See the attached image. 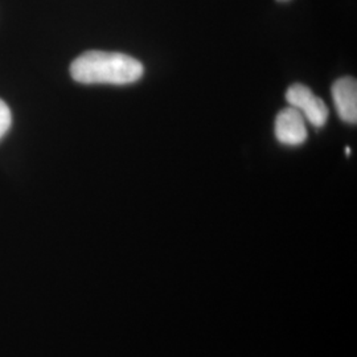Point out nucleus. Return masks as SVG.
Segmentation results:
<instances>
[{"label": "nucleus", "mask_w": 357, "mask_h": 357, "mask_svg": "<svg viewBox=\"0 0 357 357\" xmlns=\"http://www.w3.org/2000/svg\"><path fill=\"white\" fill-rule=\"evenodd\" d=\"M332 98L337 115L347 123L357 122V82L352 77H343L332 85Z\"/></svg>", "instance_id": "nucleus-4"}, {"label": "nucleus", "mask_w": 357, "mask_h": 357, "mask_svg": "<svg viewBox=\"0 0 357 357\" xmlns=\"http://www.w3.org/2000/svg\"><path fill=\"white\" fill-rule=\"evenodd\" d=\"M13 125V114L7 103L0 100V139L7 134Z\"/></svg>", "instance_id": "nucleus-5"}, {"label": "nucleus", "mask_w": 357, "mask_h": 357, "mask_svg": "<svg viewBox=\"0 0 357 357\" xmlns=\"http://www.w3.org/2000/svg\"><path fill=\"white\" fill-rule=\"evenodd\" d=\"M275 138L284 146H301L307 139L306 119L291 106L281 110L275 118Z\"/></svg>", "instance_id": "nucleus-3"}, {"label": "nucleus", "mask_w": 357, "mask_h": 357, "mask_svg": "<svg viewBox=\"0 0 357 357\" xmlns=\"http://www.w3.org/2000/svg\"><path fill=\"white\" fill-rule=\"evenodd\" d=\"M286 100L289 105L296 109L306 122L314 128H323L328 121V107L324 101L317 97L312 90L302 84H294L286 91Z\"/></svg>", "instance_id": "nucleus-2"}, {"label": "nucleus", "mask_w": 357, "mask_h": 357, "mask_svg": "<svg viewBox=\"0 0 357 357\" xmlns=\"http://www.w3.org/2000/svg\"><path fill=\"white\" fill-rule=\"evenodd\" d=\"M144 72L137 59L115 52L89 51L70 65L72 78L85 85H130Z\"/></svg>", "instance_id": "nucleus-1"}, {"label": "nucleus", "mask_w": 357, "mask_h": 357, "mask_svg": "<svg viewBox=\"0 0 357 357\" xmlns=\"http://www.w3.org/2000/svg\"><path fill=\"white\" fill-rule=\"evenodd\" d=\"M278 1H289V0H278Z\"/></svg>", "instance_id": "nucleus-6"}]
</instances>
